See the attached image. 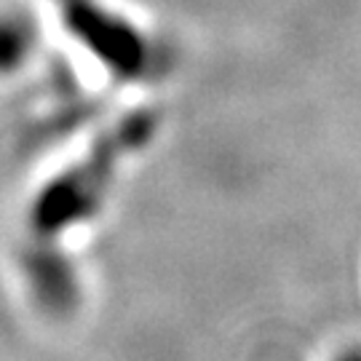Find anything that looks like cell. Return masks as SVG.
Masks as SVG:
<instances>
[{
	"label": "cell",
	"mask_w": 361,
	"mask_h": 361,
	"mask_svg": "<svg viewBox=\"0 0 361 361\" xmlns=\"http://www.w3.org/2000/svg\"><path fill=\"white\" fill-rule=\"evenodd\" d=\"M155 131L158 116L153 110H134L104 131L80 161L35 193L27 214V241L59 244L62 235L99 217L123 161L145 150Z\"/></svg>",
	"instance_id": "cell-1"
},
{
	"label": "cell",
	"mask_w": 361,
	"mask_h": 361,
	"mask_svg": "<svg viewBox=\"0 0 361 361\" xmlns=\"http://www.w3.org/2000/svg\"><path fill=\"white\" fill-rule=\"evenodd\" d=\"M62 25L118 80H150L161 65L155 43L99 0H54Z\"/></svg>",
	"instance_id": "cell-2"
},
{
	"label": "cell",
	"mask_w": 361,
	"mask_h": 361,
	"mask_svg": "<svg viewBox=\"0 0 361 361\" xmlns=\"http://www.w3.org/2000/svg\"><path fill=\"white\" fill-rule=\"evenodd\" d=\"M19 265L30 297L46 316L67 319L75 313L80 305V276L62 244H40L25 238Z\"/></svg>",
	"instance_id": "cell-3"
},
{
	"label": "cell",
	"mask_w": 361,
	"mask_h": 361,
	"mask_svg": "<svg viewBox=\"0 0 361 361\" xmlns=\"http://www.w3.org/2000/svg\"><path fill=\"white\" fill-rule=\"evenodd\" d=\"M35 40H38V32L27 13H0V75L16 73L25 65L35 49Z\"/></svg>",
	"instance_id": "cell-4"
},
{
	"label": "cell",
	"mask_w": 361,
	"mask_h": 361,
	"mask_svg": "<svg viewBox=\"0 0 361 361\" xmlns=\"http://www.w3.org/2000/svg\"><path fill=\"white\" fill-rule=\"evenodd\" d=\"M332 361H361V345H350V348L340 350Z\"/></svg>",
	"instance_id": "cell-5"
}]
</instances>
